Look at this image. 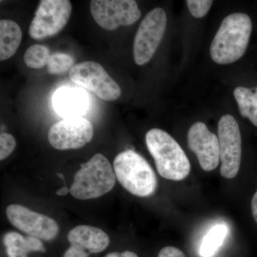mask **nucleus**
Returning a JSON list of instances; mask_svg holds the SVG:
<instances>
[{
    "label": "nucleus",
    "instance_id": "obj_1",
    "mask_svg": "<svg viewBox=\"0 0 257 257\" xmlns=\"http://www.w3.org/2000/svg\"><path fill=\"white\" fill-rule=\"evenodd\" d=\"M252 31V23L248 15L234 13L223 20L211 42L210 55L216 63H233L246 52Z\"/></svg>",
    "mask_w": 257,
    "mask_h": 257
},
{
    "label": "nucleus",
    "instance_id": "obj_2",
    "mask_svg": "<svg viewBox=\"0 0 257 257\" xmlns=\"http://www.w3.org/2000/svg\"><path fill=\"white\" fill-rule=\"evenodd\" d=\"M146 144L156 165L157 172L164 178L181 181L189 175L191 165L185 152L168 133L152 128L146 135Z\"/></svg>",
    "mask_w": 257,
    "mask_h": 257
},
{
    "label": "nucleus",
    "instance_id": "obj_3",
    "mask_svg": "<svg viewBox=\"0 0 257 257\" xmlns=\"http://www.w3.org/2000/svg\"><path fill=\"white\" fill-rule=\"evenodd\" d=\"M116 178L109 160L101 154H96L81 165L74 176L70 193L81 200L95 199L110 192Z\"/></svg>",
    "mask_w": 257,
    "mask_h": 257
},
{
    "label": "nucleus",
    "instance_id": "obj_4",
    "mask_svg": "<svg viewBox=\"0 0 257 257\" xmlns=\"http://www.w3.org/2000/svg\"><path fill=\"white\" fill-rule=\"evenodd\" d=\"M116 179L128 192L140 197L152 195L156 191L157 179L150 164L133 150L119 153L114 159Z\"/></svg>",
    "mask_w": 257,
    "mask_h": 257
},
{
    "label": "nucleus",
    "instance_id": "obj_5",
    "mask_svg": "<svg viewBox=\"0 0 257 257\" xmlns=\"http://www.w3.org/2000/svg\"><path fill=\"white\" fill-rule=\"evenodd\" d=\"M72 8L69 0H42L30 24V36L35 40L55 36L68 23Z\"/></svg>",
    "mask_w": 257,
    "mask_h": 257
},
{
    "label": "nucleus",
    "instance_id": "obj_6",
    "mask_svg": "<svg viewBox=\"0 0 257 257\" xmlns=\"http://www.w3.org/2000/svg\"><path fill=\"white\" fill-rule=\"evenodd\" d=\"M167 27L165 10L157 8L143 19L134 41V59L138 65L150 62L158 48Z\"/></svg>",
    "mask_w": 257,
    "mask_h": 257
},
{
    "label": "nucleus",
    "instance_id": "obj_7",
    "mask_svg": "<svg viewBox=\"0 0 257 257\" xmlns=\"http://www.w3.org/2000/svg\"><path fill=\"white\" fill-rule=\"evenodd\" d=\"M69 74L72 82L92 91L103 100L114 101L121 96L119 84L95 62L86 61L75 64Z\"/></svg>",
    "mask_w": 257,
    "mask_h": 257
},
{
    "label": "nucleus",
    "instance_id": "obj_8",
    "mask_svg": "<svg viewBox=\"0 0 257 257\" xmlns=\"http://www.w3.org/2000/svg\"><path fill=\"white\" fill-rule=\"evenodd\" d=\"M220 152V173L226 179H233L239 172L241 160V137L239 124L230 114L221 116L218 124Z\"/></svg>",
    "mask_w": 257,
    "mask_h": 257
},
{
    "label": "nucleus",
    "instance_id": "obj_9",
    "mask_svg": "<svg viewBox=\"0 0 257 257\" xmlns=\"http://www.w3.org/2000/svg\"><path fill=\"white\" fill-rule=\"evenodd\" d=\"M90 12L94 21L106 30L133 25L141 17L138 3L134 0H92Z\"/></svg>",
    "mask_w": 257,
    "mask_h": 257
},
{
    "label": "nucleus",
    "instance_id": "obj_10",
    "mask_svg": "<svg viewBox=\"0 0 257 257\" xmlns=\"http://www.w3.org/2000/svg\"><path fill=\"white\" fill-rule=\"evenodd\" d=\"M94 128L92 123L83 117L66 118L51 126L49 143L59 150H76L92 140Z\"/></svg>",
    "mask_w": 257,
    "mask_h": 257
},
{
    "label": "nucleus",
    "instance_id": "obj_11",
    "mask_svg": "<svg viewBox=\"0 0 257 257\" xmlns=\"http://www.w3.org/2000/svg\"><path fill=\"white\" fill-rule=\"evenodd\" d=\"M8 220L13 226L28 236L51 241L59 233V226L55 220L20 204H11L6 210Z\"/></svg>",
    "mask_w": 257,
    "mask_h": 257
},
{
    "label": "nucleus",
    "instance_id": "obj_12",
    "mask_svg": "<svg viewBox=\"0 0 257 257\" xmlns=\"http://www.w3.org/2000/svg\"><path fill=\"white\" fill-rule=\"evenodd\" d=\"M189 149L197 155L202 170H215L220 161L219 139L200 121L191 126L187 135Z\"/></svg>",
    "mask_w": 257,
    "mask_h": 257
},
{
    "label": "nucleus",
    "instance_id": "obj_13",
    "mask_svg": "<svg viewBox=\"0 0 257 257\" xmlns=\"http://www.w3.org/2000/svg\"><path fill=\"white\" fill-rule=\"evenodd\" d=\"M52 103L59 114L67 118L80 117L89 107V98L81 89L64 87L54 94Z\"/></svg>",
    "mask_w": 257,
    "mask_h": 257
},
{
    "label": "nucleus",
    "instance_id": "obj_14",
    "mask_svg": "<svg viewBox=\"0 0 257 257\" xmlns=\"http://www.w3.org/2000/svg\"><path fill=\"white\" fill-rule=\"evenodd\" d=\"M70 245H75L89 253H100L107 247L109 238L103 230L95 226L79 225L67 235Z\"/></svg>",
    "mask_w": 257,
    "mask_h": 257
},
{
    "label": "nucleus",
    "instance_id": "obj_15",
    "mask_svg": "<svg viewBox=\"0 0 257 257\" xmlns=\"http://www.w3.org/2000/svg\"><path fill=\"white\" fill-rule=\"evenodd\" d=\"M23 32L18 24L11 20L0 21V60L11 58L21 43Z\"/></svg>",
    "mask_w": 257,
    "mask_h": 257
},
{
    "label": "nucleus",
    "instance_id": "obj_16",
    "mask_svg": "<svg viewBox=\"0 0 257 257\" xmlns=\"http://www.w3.org/2000/svg\"><path fill=\"white\" fill-rule=\"evenodd\" d=\"M234 95L237 102L240 114L248 118L257 126V86L253 89L238 87L234 89Z\"/></svg>",
    "mask_w": 257,
    "mask_h": 257
},
{
    "label": "nucleus",
    "instance_id": "obj_17",
    "mask_svg": "<svg viewBox=\"0 0 257 257\" xmlns=\"http://www.w3.org/2000/svg\"><path fill=\"white\" fill-rule=\"evenodd\" d=\"M228 233L226 225L218 224L211 228L203 239L199 253L202 257H210L218 251Z\"/></svg>",
    "mask_w": 257,
    "mask_h": 257
},
{
    "label": "nucleus",
    "instance_id": "obj_18",
    "mask_svg": "<svg viewBox=\"0 0 257 257\" xmlns=\"http://www.w3.org/2000/svg\"><path fill=\"white\" fill-rule=\"evenodd\" d=\"M3 242L7 248L8 257H27L31 252L26 237L17 232H8L5 234Z\"/></svg>",
    "mask_w": 257,
    "mask_h": 257
},
{
    "label": "nucleus",
    "instance_id": "obj_19",
    "mask_svg": "<svg viewBox=\"0 0 257 257\" xmlns=\"http://www.w3.org/2000/svg\"><path fill=\"white\" fill-rule=\"evenodd\" d=\"M50 50L42 45H34L29 47L24 55V61L28 67L41 69L48 64Z\"/></svg>",
    "mask_w": 257,
    "mask_h": 257
},
{
    "label": "nucleus",
    "instance_id": "obj_20",
    "mask_svg": "<svg viewBox=\"0 0 257 257\" xmlns=\"http://www.w3.org/2000/svg\"><path fill=\"white\" fill-rule=\"evenodd\" d=\"M74 65V60L72 56L62 52H57L50 56L47 64V70L51 74H62L70 71Z\"/></svg>",
    "mask_w": 257,
    "mask_h": 257
},
{
    "label": "nucleus",
    "instance_id": "obj_21",
    "mask_svg": "<svg viewBox=\"0 0 257 257\" xmlns=\"http://www.w3.org/2000/svg\"><path fill=\"white\" fill-rule=\"evenodd\" d=\"M213 2L209 0H187L189 12L196 18H204L210 10Z\"/></svg>",
    "mask_w": 257,
    "mask_h": 257
},
{
    "label": "nucleus",
    "instance_id": "obj_22",
    "mask_svg": "<svg viewBox=\"0 0 257 257\" xmlns=\"http://www.w3.org/2000/svg\"><path fill=\"white\" fill-rule=\"evenodd\" d=\"M16 147V141L13 135L3 133L0 135V160L3 161L13 153Z\"/></svg>",
    "mask_w": 257,
    "mask_h": 257
},
{
    "label": "nucleus",
    "instance_id": "obj_23",
    "mask_svg": "<svg viewBox=\"0 0 257 257\" xmlns=\"http://www.w3.org/2000/svg\"><path fill=\"white\" fill-rule=\"evenodd\" d=\"M157 257H186V256L179 248L174 246H166L161 250Z\"/></svg>",
    "mask_w": 257,
    "mask_h": 257
},
{
    "label": "nucleus",
    "instance_id": "obj_24",
    "mask_svg": "<svg viewBox=\"0 0 257 257\" xmlns=\"http://www.w3.org/2000/svg\"><path fill=\"white\" fill-rule=\"evenodd\" d=\"M89 253L75 245H70L64 253V257H89Z\"/></svg>",
    "mask_w": 257,
    "mask_h": 257
},
{
    "label": "nucleus",
    "instance_id": "obj_25",
    "mask_svg": "<svg viewBox=\"0 0 257 257\" xmlns=\"http://www.w3.org/2000/svg\"><path fill=\"white\" fill-rule=\"evenodd\" d=\"M104 257H138L136 253L133 251H125L124 252H112L108 253Z\"/></svg>",
    "mask_w": 257,
    "mask_h": 257
},
{
    "label": "nucleus",
    "instance_id": "obj_26",
    "mask_svg": "<svg viewBox=\"0 0 257 257\" xmlns=\"http://www.w3.org/2000/svg\"><path fill=\"white\" fill-rule=\"evenodd\" d=\"M251 211H252L253 219L257 223V191L253 194L252 200H251Z\"/></svg>",
    "mask_w": 257,
    "mask_h": 257
},
{
    "label": "nucleus",
    "instance_id": "obj_27",
    "mask_svg": "<svg viewBox=\"0 0 257 257\" xmlns=\"http://www.w3.org/2000/svg\"><path fill=\"white\" fill-rule=\"evenodd\" d=\"M69 192H70V189L64 187H62V188L59 189L58 190H57L56 194L58 196H64L67 195V194Z\"/></svg>",
    "mask_w": 257,
    "mask_h": 257
},
{
    "label": "nucleus",
    "instance_id": "obj_28",
    "mask_svg": "<svg viewBox=\"0 0 257 257\" xmlns=\"http://www.w3.org/2000/svg\"><path fill=\"white\" fill-rule=\"evenodd\" d=\"M58 177H60V178H62V179H64V176L62 175V174H58Z\"/></svg>",
    "mask_w": 257,
    "mask_h": 257
}]
</instances>
